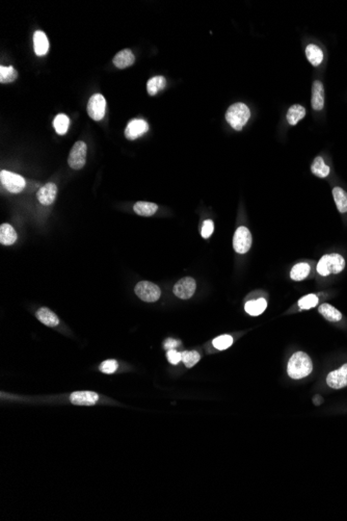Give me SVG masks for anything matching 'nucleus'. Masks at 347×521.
I'll return each mask as SVG.
<instances>
[{
    "instance_id": "6ab92c4d",
    "label": "nucleus",
    "mask_w": 347,
    "mask_h": 521,
    "mask_svg": "<svg viewBox=\"0 0 347 521\" xmlns=\"http://www.w3.org/2000/svg\"><path fill=\"white\" fill-rule=\"evenodd\" d=\"M306 56L314 67L319 66L324 60V52L317 45L309 44L306 47Z\"/></svg>"
},
{
    "instance_id": "9b49d317",
    "label": "nucleus",
    "mask_w": 347,
    "mask_h": 521,
    "mask_svg": "<svg viewBox=\"0 0 347 521\" xmlns=\"http://www.w3.org/2000/svg\"><path fill=\"white\" fill-rule=\"evenodd\" d=\"M148 130L149 125L145 120L134 119L128 123L125 130V136L128 139H130V141H133V139H136L137 137L145 134Z\"/></svg>"
},
{
    "instance_id": "7c9ffc66",
    "label": "nucleus",
    "mask_w": 347,
    "mask_h": 521,
    "mask_svg": "<svg viewBox=\"0 0 347 521\" xmlns=\"http://www.w3.org/2000/svg\"><path fill=\"white\" fill-rule=\"evenodd\" d=\"M213 347L217 350L220 351H224V350H227L228 348H230L231 346H232L233 344V338L232 336L230 335H221L216 337L213 341Z\"/></svg>"
},
{
    "instance_id": "cd10ccee",
    "label": "nucleus",
    "mask_w": 347,
    "mask_h": 521,
    "mask_svg": "<svg viewBox=\"0 0 347 521\" xmlns=\"http://www.w3.org/2000/svg\"><path fill=\"white\" fill-rule=\"evenodd\" d=\"M69 125H70V119L68 116L63 115V113H59V115H57L54 118V121H53L54 129L59 135H63L67 133Z\"/></svg>"
},
{
    "instance_id": "2f4dec72",
    "label": "nucleus",
    "mask_w": 347,
    "mask_h": 521,
    "mask_svg": "<svg viewBox=\"0 0 347 521\" xmlns=\"http://www.w3.org/2000/svg\"><path fill=\"white\" fill-rule=\"evenodd\" d=\"M317 303H318L317 296L314 295V294H310V295H308V296L302 298L299 301V306L303 310H308V309H311V308L315 307L316 305H317Z\"/></svg>"
},
{
    "instance_id": "423d86ee",
    "label": "nucleus",
    "mask_w": 347,
    "mask_h": 521,
    "mask_svg": "<svg viewBox=\"0 0 347 521\" xmlns=\"http://www.w3.org/2000/svg\"><path fill=\"white\" fill-rule=\"evenodd\" d=\"M86 144L84 142H76L69 154L68 163L73 170H80L86 162Z\"/></svg>"
},
{
    "instance_id": "bb28decb",
    "label": "nucleus",
    "mask_w": 347,
    "mask_h": 521,
    "mask_svg": "<svg viewBox=\"0 0 347 521\" xmlns=\"http://www.w3.org/2000/svg\"><path fill=\"white\" fill-rule=\"evenodd\" d=\"M311 171L314 175H316L319 178H326L329 176L331 168L327 166L323 157L317 156L312 163Z\"/></svg>"
},
{
    "instance_id": "39448f33",
    "label": "nucleus",
    "mask_w": 347,
    "mask_h": 521,
    "mask_svg": "<svg viewBox=\"0 0 347 521\" xmlns=\"http://www.w3.org/2000/svg\"><path fill=\"white\" fill-rule=\"evenodd\" d=\"M0 181H1V184L11 194H18L22 192L25 187V184H26L22 176L5 170L1 171V173H0Z\"/></svg>"
},
{
    "instance_id": "f3484780",
    "label": "nucleus",
    "mask_w": 347,
    "mask_h": 521,
    "mask_svg": "<svg viewBox=\"0 0 347 521\" xmlns=\"http://www.w3.org/2000/svg\"><path fill=\"white\" fill-rule=\"evenodd\" d=\"M17 232L9 224H2L0 226V243L4 246H10L17 240Z\"/></svg>"
},
{
    "instance_id": "72a5a7b5",
    "label": "nucleus",
    "mask_w": 347,
    "mask_h": 521,
    "mask_svg": "<svg viewBox=\"0 0 347 521\" xmlns=\"http://www.w3.org/2000/svg\"><path fill=\"white\" fill-rule=\"evenodd\" d=\"M214 230V224L211 220H207L203 223L202 227V236L204 238H208L213 233Z\"/></svg>"
},
{
    "instance_id": "4468645a",
    "label": "nucleus",
    "mask_w": 347,
    "mask_h": 521,
    "mask_svg": "<svg viewBox=\"0 0 347 521\" xmlns=\"http://www.w3.org/2000/svg\"><path fill=\"white\" fill-rule=\"evenodd\" d=\"M311 105L316 111L323 110L325 107V86L319 80H315L312 85Z\"/></svg>"
},
{
    "instance_id": "6e6552de",
    "label": "nucleus",
    "mask_w": 347,
    "mask_h": 521,
    "mask_svg": "<svg viewBox=\"0 0 347 521\" xmlns=\"http://www.w3.org/2000/svg\"><path fill=\"white\" fill-rule=\"evenodd\" d=\"M233 247L239 254L249 252L252 247V234L247 227L240 226L237 228L233 238Z\"/></svg>"
},
{
    "instance_id": "20e7f679",
    "label": "nucleus",
    "mask_w": 347,
    "mask_h": 521,
    "mask_svg": "<svg viewBox=\"0 0 347 521\" xmlns=\"http://www.w3.org/2000/svg\"><path fill=\"white\" fill-rule=\"evenodd\" d=\"M135 295L145 302L153 303L159 300L161 296V290L160 288L152 282L149 281H141L138 282L134 288Z\"/></svg>"
},
{
    "instance_id": "c756f323",
    "label": "nucleus",
    "mask_w": 347,
    "mask_h": 521,
    "mask_svg": "<svg viewBox=\"0 0 347 521\" xmlns=\"http://www.w3.org/2000/svg\"><path fill=\"white\" fill-rule=\"evenodd\" d=\"M181 357H182L183 363L188 368L195 366L201 359L200 354L198 352H196V351H190V352L189 351H185V352L181 353Z\"/></svg>"
},
{
    "instance_id": "ddd939ff",
    "label": "nucleus",
    "mask_w": 347,
    "mask_h": 521,
    "mask_svg": "<svg viewBox=\"0 0 347 521\" xmlns=\"http://www.w3.org/2000/svg\"><path fill=\"white\" fill-rule=\"evenodd\" d=\"M70 401L73 405L93 406L99 401V396L93 391H76L70 396Z\"/></svg>"
},
{
    "instance_id": "f03ea898",
    "label": "nucleus",
    "mask_w": 347,
    "mask_h": 521,
    "mask_svg": "<svg viewBox=\"0 0 347 521\" xmlns=\"http://www.w3.org/2000/svg\"><path fill=\"white\" fill-rule=\"evenodd\" d=\"M251 118V111L248 105L238 102L231 105L226 112V120L233 129L240 131Z\"/></svg>"
},
{
    "instance_id": "a211bd4d",
    "label": "nucleus",
    "mask_w": 347,
    "mask_h": 521,
    "mask_svg": "<svg viewBox=\"0 0 347 521\" xmlns=\"http://www.w3.org/2000/svg\"><path fill=\"white\" fill-rule=\"evenodd\" d=\"M36 319L48 327H56L59 324L58 317L50 309L43 307L36 311Z\"/></svg>"
},
{
    "instance_id": "a878e982",
    "label": "nucleus",
    "mask_w": 347,
    "mask_h": 521,
    "mask_svg": "<svg viewBox=\"0 0 347 521\" xmlns=\"http://www.w3.org/2000/svg\"><path fill=\"white\" fill-rule=\"evenodd\" d=\"M166 85V80L163 76H155L147 82V92L150 96H155L159 91L163 90Z\"/></svg>"
},
{
    "instance_id": "f704fd0d",
    "label": "nucleus",
    "mask_w": 347,
    "mask_h": 521,
    "mask_svg": "<svg viewBox=\"0 0 347 521\" xmlns=\"http://www.w3.org/2000/svg\"><path fill=\"white\" fill-rule=\"evenodd\" d=\"M166 356H168V359L170 361V363L176 365L178 364L180 361L182 360V357H181V353H179L175 350H170L168 351V354H166Z\"/></svg>"
},
{
    "instance_id": "f257e3e1",
    "label": "nucleus",
    "mask_w": 347,
    "mask_h": 521,
    "mask_svg": "<svg viewBox=\"0 0 347 521\" xmlns=\"http://www.w3.org/2000/svg\"><path fill=\"white\" fill-rule=\"evenodd\" d=\"M288 375L294 380L303 379L309 376L313 371V364L308 356L304 352H298L292 355L288 362Z\"/></svg>"
},
{
    "instance_id": "b1692460",
    "label": "nucleus",
    "mask_w": 347,
    "mask_h": 521,
    "mask_svg": "<svg viewBox=\"0 0 347 521\" xmlns=\"http://www.w3.org/2000/svg\"><path fill=\"white\" fill-rule=\"evenodd\" d=\"M318 311L330 322H339L342 319L341 312L330 304H323L319 307Z\"/></svg>"
},
{
    "instance_id": "5701e85b",
    "label": "nucleus",
    "mask_w": 347,
    "mask_h": 521,
    "mask_svg": "<svg viewBox=\"0 0 347 521\" xmlns=\"http://www.w3.org/2000/svg\"><path fill=\"white\" fill-rule=\"evenodd\" d=\"M267 307V302L264 299L249 301L246 304V311L252 316H258L264 312Z\"/></svg>"
},
{
    "instance_id": "aec40b11",
    "label": "nucleus",
    "mask_w": 347,
    "mask_h": 521,
    "mask_svg": "<svg viewBox=\"0 0 347 521\" xmlns=\"http://www.w3.org/2000/svg\"><path fill=\"white\" fill-rule=\"evenodd\" d=\"M133 210L138 215H143V217H151V215L155 214L156 211L158 210V205L152 202L138 201L134 204Z\"/></svg>"
},
{
    "instance_id": "c85d7f7f",
    "label": "nucleus",
    "mask_w": 347,
    "mask_h": 521,
    "mask_svg": "<svg viewBox=\"0 0 347 521\" xmlns=\"http://www.w3.org/2000/svg\"><path fill=\"white\" fill-rule=\"evenodd\" d=\"M18 77V73L14 67H0V82L9 83L15 81Z\"/></svg>"
},
{
    "instance_id": "dca6fc26",
    "label": "nucleus",
    "mask_w": 347,
    "mask_h": 521,
    "mask_svg": "<svg viewBox=\"0 0 347 521\" xmlns=\"http://www.w3.org/2000/svg\"><path fill=\"white\" fill-rule=\"evenodd\" d=\"M34 52L37 56L45 55L49 50V41L46 33L42 30H36L33 34Z\"/></svg>"
},
{
    "instance_id": "393cba45",
    "label": "nucleus",
    "mask_w": 347,
    "mask_h": 521,
    "mask_svg": "<svg viewBox=\"0 0 347 521\" xmlns=\"http://www.w3.org/2000/svg\"><path fill=\"white\" fill-rule=\"evenodd\" d=\"M333 196L339 212H347V193L339 186L333 189Z\"/></svg>"
},
{
    "instance_id": "7ed1b4c3",
    "label": "nucleus",
    "mask_w": 347,
    "mask_h": 521,
    "mask_svg": "<svg viewBox=\"0 0 347 521\" xmlns=\"http://www.w3.org/2000/svg\"><path fill=\"white\" fill-rule=\"evenodd\" d=\"M345 268V260L340 254H328L321 257L317 264V272L321 276L339 274Z\"/></svg>"
},
{
    "instance_id": "4be33fe9",
    "label": "nucleus",
    "mask_w": 347,
    "mask_h": 521,
    "mask_svg": "<svg viewBox=\"0 0 347 521\" xmlns=\"http://www.w3.org/2000/svg\"><path fill=\"white\" fill-rule=\"evenodd\" d=\"M310 265L306 263V262H301V263H298L297 265H294L292 270H291V273H290V277L292 280L294 281H302L304 280V279H306L308 276H309L310 274Z\"/></svg>"
},
{
    "instance_id": "473e14b6",
    "label": "nucleus",
    "mask_w": 347,
    "mask_h": 521,
    "mask_svg": "<svg viewBox=\"0 0 347 521\" xmlns=\"http://www.w3.org/2000/svg\"><path fill=\"white\" fill-rule=\"evenodd\" d=\"M118 366H119V364L115 360H105V361H103L100 364L99 370L102 373L110 375V374H113L115 371L118 370Z\"/></svg>"
},
{
    "instance_id": "0eeeda50",
    "label": "nucleus",
    "mask_w": 347,
    "mask_h": 521,
    "mask_svg": "<svg viewBox=\"0 0 347 521\" xmlns=\"http://www.w3.org/2000/svg\"><path fill=\"white\" fill-rule=\"evenodd\" d=\"M106 110V100L101 94H95L88 100L87 113L95 121H100L104 118Z\"/></svg>"
},
{
    "instance_id": "c9c22d12",
    "label": "nucleus",
    "mask_w": 347,
    "mask_h": 521,
    "mask_svg": "<svg viewBox=\"0 0 347 521\" xmlns=\"http://www.w3.org/2000/svg\"><path fill=\"white\" fill-rule=\"evenodd\" d=\"M180 345V341L176 340V339H173V338H168L164 342H163V348L165 350H174L175 348H177L178 346Z\"/></svg>"
},
{
    "instance_id": "9d476101",
    "label": "nucleus",
    "mask_w": 347,
    "mask_h": 521,
    "mask_svg": "<svg viewBox=\"0 0 347 521\" xmlns=\"http://www.w3.org/2000/svg\"><path fill=\"white\" fill-rule=\"evenodd\" d=\"M327 383L331 388L341 389L347 386V363L338 370L331 372L328 375Z\"/></svg>"
},
{
    "instance_id": "412c9836",
    "label": "nucleus",
    "mask_w": 347,
    "mask_h": 521,
    "mask_svg": "<svg viewBox=\"0 0 347 521\" xmlns=\"http://www.w3.org/2000/svg\"><path fill=\"white\" fill-rule=\"evenodd\" d=\"M306 113H307V110L303 105L293 104L291 107H289V109L287 111V115H286L287 122L292 126L297 125L301 120H303L306 117Z\"/></svg>"
},
{
    "instance_id": "2eb2a0df",
    "label": "nucleus",
    "mask_w": 347,
    "mask_h": 521,
    "mask_svg": "<svg viewBox=\"0 0 347 521\" xmlns=\"http://www.w3.org/2000/svg\"><path fill=\"white\" fill-rule=\"evenodd\" d=\"M113 65L119 69H125L132 66L135 61V56L130 49L121 50L112 59Z\"/></svg>"
},
{
    "instance_id": "f8f14e48",
    "label": "nucleus",
    "mask_w": 347,
    "mask_h": 521,
    "mask_svg": "<svg viewBox=\"0 0 347 521\" xmlns=\"http://www.w3.org/2000/svg\"><path fill=\"white\" fill-rule=\"evenodd\" d=\"M57 195V186L56 184L49 182L46 183L44 186H42L37 192V200L41 203L42 205L48 206L51 205L55 201Z\"/></svg>"
},
{
    "instance_id": "1a4fd4ad",
    "label": "nucleus",
    "mask_w": 347,
    "mask_h": 521,
    "mask_svg": "<svg viewBox=\"0 0 347 521\" xmlns=\"http://www.w3.org/2000/svg\"><path fill=\"white\" fill-rule=\"evenodd\" d=\"M197 288V283L194 278L185 277L179 280L173 288L174 295L182 300H188L194 296Z\"/></svg>"
}]
</instances>
